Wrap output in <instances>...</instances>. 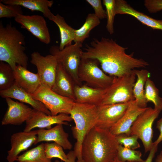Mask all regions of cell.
Listing matches in <instances>:
<instances>
[{"label": "cell", "mask_w": 162, "mask_h": 162, "mask_svg": "<svg viewBox=\"0 0 162 162\" xmlns=\"http://www.w3.org/2000/svg\"><path fill=\"white\" fill-rule=\"evenodd\" d=\"M82 58L97 60L101 69L112 76L120 77L131 72L136 68H145L148 63L133 57V52L128 54L127 48L122 46L112 39L94 38L89 45L86 44Z\"/></svg>", "instance_id": "obj_1"}, {"label": "cell", "mask_w": 162, "mask_h": 162, "mask_svg": "<svg viewBox=\"0 0 162 162\" xmlns=\"http://www.w3.org/2000/svg\"><path fill=\"white\" fill-rule=\"evenodd\" d=\"M119 144L109 130L94 127L82 142L83 162H113L117 157Z\"/></svg>", "instance_id": "obj_2"}, {"label": "cell", "mask_w": 162, "mask_h": 162, "mask_svg": "<svg viewBox=\"0 0 162 162\" xmlns=\"http://www.w3.org/2000/svg\"><path fill=\"white\" fill-rule=\"evenodd\" d=\"M25 37L10 23L0 22V61L10 65L14 71L17 65L27 68L28 58L25 52Z\"/></svg>", "instance_id": "obj_3"}, {"label": "cell", "mask_w": 162, "mask_h": 162, "mask_svg": "<svg viewBox=\"0 0 162 162\" xmlns=\"http://www.w3.org/2000/svg\"><path fill=\"white\" fill-rule=\"evenodd\" d=\"M97 107L95 105L75 102L71 111L70 115L75 124L71 129L76 140L73 151L77 162H83L81 154L82 144L86 134L95 126Z\"/></svg>", "instance_id": "obj_4"}, {"label": "cell", "mask_w": 162, "mask_h": 162, "mask_svg": "<svg viewBox=\"0 0 162 162\" xmlns=\"http://www.w3.org/2000/svg\"><path fill=\"white\" fill-rule=\"evenodd\" d=\"M136 78L133 70L122 76H114L112 84L104 89L98 105L127 103L134 100L133 88Z\"/></svg>", "instance_id": "obj_5"}, {"label": "cell", "mask_w": 162, "mask_h": 162, "mask_svg": "<svg viewBox=\"0 0 162 162\" xmlns=\"http://www.w3.org/2000/svg\"><path fill=\"white\" fill-rule=\"evenodd\" d=\"M82 44L74 43L60 50L59 46L53 45L50 49V54L54 56L71 77L75 85L82 86L78 76V71L82 59Z\"/></svg>", "instance_id": "obj_6"}, {"label": "cell", "mask_w": 162, "mask_h": 162, "mask_svg": "<svg viewBox=\"0 0 162 162\" xmlns=\"http://www.w3.org/2000/svg\"><path fill=\"white\" fill-rule=\"evenodd\" d=\"M95 59L82 58L78 71L80 82L91 87L105 89L113 82L114 76L107 75L99 67Z\"/></svg>", "instance_id": "obj_7"}, {"label": "cell", "mask_w": 162, "mask_h": 162, "mask_svg": "<svg viewBox=\"0 0 162 162\" xmlns=\"http://www.w3.org/2000/svg\"><path fill=\"white\" fill-rule=\"evenodd\" d=\"M31 95L34 99L42 103L52 116L62 113L70 115L75 102L72 99L58 94L42 84Z\"/></svg>", "instance_id": "obj_8"}, {"label": "cell", "mask_w": 162, "mask_h": 162, "mask_svg": "<svg viewBox=\"0 0 162 162\" xmlns=\"http://www.w3.org/2000/svg\"><path fill=\"white\" fill-rule=\"evenodd\" d=\"M160 112L151 107H147L137 117L131 127L130 135H136L141 140L145 153L149 152L152 147V125Z\"/></svg>", "instance_id": "obj_9"}, {"label": "cell", "mask_w": 162, "mask_h": 162, "mask_svg": "<svg viewBox=\"0 0 162 162\" xmlns=\"http://www.w3.org/2000/svg\"><path fill=\"white\" fill-rule=\"evenodd\" d=\"M31 63L35 65L41 84L52 89L54 83L58 62L56 57L50 54L45 56L38 52L31 55Z\"/></svg>", "instance_id": "obj_10"}, {"label": "cell", "mask_w": 162, "mask_h": 162, "mask_svg": "<svg viewBox=\"0 0 162 162\" xmlns=\"http://www.w3.org/2000/svg\"><path fill=\"white\" fill-rule=\"evenodd\" d=\"M5 99L8 108L1 121L2 125H20L30 119L37 110L11 98Z\"/></svg>", "instance_id": "obj_11"}, {"label": "cell", "mask_w": 162, "mask_h": 162, "mask_svg": "<svg viewBox=\"0 0 162 162\" xmlns=\"http://www.w3.org/2000/svg\"><path fill=\"white\" fill-rule=\"evenodd\" d=\"M14 20L22 28L27 30L41 42L46 44L50 43V33L46 20L43 16L23 14L15 17Z\"/></svg>", "instance_id": "obj_12"}, {"label": "cell", "mask_w": 162, "mask_h": 162, "mask_svg": "<svg viewBox=\"0 0 162 162\" xmlns=\"http://www.w3.org/2000/svg\"><path fill=\"white\" fill-rule=\"evenodd\" d=\"M129 102L97 106L95 126L109 130L123 115Z\"/></svg>", "instance_id": "obj_13"}, {"label": "cell", "mask_w": 162, "mask_h": 162, "mask_svg": "<svg viewBox=\"0 0 162 162\" xmlns=\"http://www.w3.org/2000/svg\"><path fill=\"white\" fill-rule=\"evenodd\" d=\"M37 131L19 132L11 136L10 149L8 151L6 159L8 162L17 161L19 154L34 144L37 139Z\"/></svg>", "instance_id": "obj_14"}, {"label": "cell", "mask_w": 162, "mask_h": 162, "mask_svg": "<svg viewBox=\"0 0 162 162\" xmlns=\"http://www.w3.org/2000/svg\"><path fill=\"white\" fill-rule=\"evenodd\" d=\"M72 120L70 115L62 113L56 116L49 115L37 110L32 117L26 122L23 131L28 132L36 128L49 129L55 124L68 125L67 122Z\"/></svg>", "instance_id": "obj_15"}, {"label": "cell", "mask_w": 162, "mask_h": 162, "mask_svg": "<svg viewBox=\"0 0 162 162\" xmlns=\"http://www.w3.org/2000/svg\"><path fill=\"white\" fill-rule=\"evenodd\" d=\"M139 107L135 100L130 101L122 116L109 130L115 136L125 134H130V129L137 117L146 108Z\"/></svg>", "instance_id": "obj_16"}, {"label": "cell", "mask_w": 162, "mask_h": 162, "mask_svg": "<svg viewBox=\"0 0 162 162\" xmlns=\"http://www.w3.org/2000/svg\"><path fill=\"white\" fill-rule=\"evenodd\" d=\"M37 139L34 145L43 141H53L65 150H71L72 145L68 140V134L64 131L63 124H58L49 129L38 130Z\"/></svg>", "instance_id": "obj_17"}, {"label": "cell", "mask_w": 162, "mask_h": 162, "mask_svg": "<svg viewBox=\"0 0 162 162\" xmlns=\"http://www.w3.org/2000/svg\"><path fill=\"white\" fill-rule=\"evenodd\" d=\"M14 71L15 83L31 94H33L41 85L38 74L30 72L27 68L17 65Z\"/></svg>", "instance_id": "obj_18"}, {"label": "cell", "mask_w": 162, "mask_h": 162, "mask_svg": "<svg viewBox=\"0 0 162 162\" xmlns=\"http://www.w3.org/2000/svg\"><path fill=\"white\" fill-rule=\"evenodd\" d=\"M0 95L3 98L14 99L21 102L31 105L34 109L51 115L50 111L40 101L34 99L32 95L18 86L15 83L9 89L0 91Z\"/></svg>", "instance_id": "obj_19"}, {"label": "cell", "mask_w": 162, "mask_h": 162, "mask_svg": "<svg viewBox=\"0 0 162 162\" xmlns=\"http://www.w3.org/2000/svg\"><path fill=\"white\" fill-rule=\"evenodd\" d=\"M116 14H126L131 15L142 24L153 29L162 30V20H156L133 8L124 0H115Z\"/></svg>", "instance_id": "obj_20"}, {"label": "cell", "mask_w": 162, "mask_h": 162, "mask_svg": "<svg viewBox=\"0 0 162 162\" xmlns=\"http://www.w3.org/2000/svg\"><path fill=\"white\" fill-rule=\"evenodd\" d=\"M75 85L70 76L58 62L55 82L52 90L62 96L75 101L74 91Z\"/></svg>", "instance_id": "obj_21"}, {"label": "cell", "mask_w": 162, "mask_h": 162, "mask_svg": "<svg viewBox=\"0 0 162 162\" xmlns=\"http://www.w3.org/2000/svg\"><path fill=\"white\" fill-rule=\"evenodd\" d=\"M104 89L91 87L85 84L75 85L74 91L75 102L81 104L98 105L102 100Z\"/></svg>", "instance_id": "obj_22"}, {"label": "cell", "mask_w": 162, "mask_h": 162, "mask_svg": "<svg viewBox=\"0 0 162 162\" xmlns=\"http://www.w3.org/2000/svg\"><path fill=\"white\" fill-rule=\"evenodd\" d=\"M5 4H14L23 7L31 10L40 11L49 19L52 14L49 9L53 5V1L48 0H1Z\"/></svg>", "instance_id": "obj_23"}, {"label": "cell", "mask_w": 162, "mask_h": 162, "mask_svg": "<svg viewBox=\"0 0 162 162\" xmlns=\"http://www.w3.org/2000/svg\"><path fill=\"white\" fill-rule=\"evenodd\" d=\"M133 71L137 77L133 88L134 100L139 107L146 108L148 102L145 97V86L147 79L150 77V73L148 70L143 69H134Z\"/></svg>", "instance_id": "obj_24"}, {"label": "cell", "mask_w": 162, "mask_h": 162, "mask_svg": "<svg viewBox=\"0 0 162 162\" xmlns=\"http://www.w3.org/2000/svg\"><path fill=\"white\" fill-rule=\"evenodd\" d=\"M55 23L58 26L60 33V42L59 48L60 50L72 44L74 38L75 29L69 25L63 17L58 14H52L48 19Z\"/></svg>", "instance_id": "obj_25"}, {"label": "cell", "mask_w": 162, "mask_h": 162, "mask_svg": "<svg viewBox=\"0 0 162 162\" xmlns=\"http://www.w3.org/2000/svg\"><path fill=\"white\" fill-rule=\"evenodd\" d=\"M100 23V20L96 17L94 13L88 14L82 26L80 28L75 29L74 42L82 44L85 40L88 37L90 31Z\"/></svg>", "instance_id": "obj_26"}, {"label": "cell", "mask_w": 162, "mask_h": 162, "mask_svg": "<svg viewBox=\"0 0 162 162\" xmlns=\"http://www.w3.org/2000/svg\"><path fill=\"white\" fill-rule=\"evenodd\" d=\"M43 143L20 155L18 162H52L45 154Z\"/></svg>", "instance_id": "obj_27"}, {"label": "cell", "mask_w": 162, "mask_h": 162, "mask_svg": "<svg viewBox=\"0 0 162 162\" xmlns=\"http://www.w3.org/2000/svg\"><path fill=\"white\" fill-rule=\"evenodd\" d=\"M145 95L147 102H151L154 109L161 112L162 110V98L159 96L158 89L149 77L147 78L145 86Z\"/></svg>", "instance_id": "obj_28"}, {"label": "cell", "mask_w": 162, "mask_h": 162, "mask_svg": "<svg viewBox=\"0 0 162 162\" xmlns=\"http://www.w3.org/2000/svg\"><path fill=\"white\" fill-rule=\"evenodd\" d=\"M15 83L14 71L8 63L0 62V91L8 89Z\"/></svg>", "instance_id": "obj_29"}, {"label": "cell", "mask_w": 162, "mask_h": 162, "mask_svg": "<svg viewBox=\"0 0 162 162\" xmlns=\"http://www.w3.org/2000/svg\"><path fill=\"white\" fill-rule=\"evenodd\" d=\"M141 156L142 153L140 151L128 148L119 144L118 146L117 158L121 161L144 162Z\"/></svg>", "instance_id": "obj_30"}, {"label": "cell", "mask_w": 162, "mask_h": 162, "mask_svg": "<svg viewBox=\"0 0 162 162\" xmlns=\"http://www.w3.org/2000/svg\"><path fill=\"white\" fill-rule=\"evenodd\" d=\"M44 148L46 155L49 159L57 158L63 161L68 159L67 154L64 151L63 147L55 142L44 143Z\"/></svg>", "instance_id": "obj_31"}, {"label": "cell", "mask_w": 162, "mask_h": 162, "mask_svg": "<svg viewBox=\"0 0 162 162\" xmlns=\"http://www.w3.org/2000/svg\"><path fill=\"white\" fill-rule=\"evenodd\" d=\"M115 0H103V3L106 9L107 20L106 28L110 34L114 33L113 23L115 15Z\"/></svg>", "instance_id": "obj_32"}, {"label": "cell", "mask_w": 162, "mask_h": 162, "mask_svg": "<svg viewBox=\"0 0 162 162\" xmlns=\"http://www.w3.org/2000/svg\"><path fill=\"white\" fill-rule=\"evenodd\" d=\"M23 14L21 6L14 4H5L0 1V18H14Z\"/></svg>", "instance_id": "obj_33"}, {"label": "cell", "mask_w": 162, "mask_h": 162, "mask_svg": "<svg viewBox=\"0 0 162 162\" xmlns=\"http://www.w3.org/2000/svg\"><path fill=\"white\" fill-rule=\"evenodd\" d=\"M115 137L119 144L125 148L135 150L140 147L138 141L139 138L136 135L128 136L125 134H121L115 136Z\"/></svg>", "instance_id": "obj_34"}, {"label": "cell", "mask_w": 162, "mask_h": 162, "mask_svg": "<svg viewBox=\"0 0 162 162\" xmlns=\"http://www.w3.org/2000/svg\"><path fill=\"white\" fill-rule=\"evenodd\" d=\"M86 1L93 8L94 14L99 19L106 18V10L103 9L100 0H86Z\"/></svg>", "instance_id": "obj_35"}, {"label": "cell", "mask_w": 162, "mask_h": 162, "mask_svg": "<svg viewBox=\"0 0 162 162\" xmlns=\"http://www.w3.org/2000/svg\"><path fill=\"white\" fill-rule=\"evenodd\" d=\"M144 5L148 11L154 13L162 10V0H146Z\"/></svg>", "instance_id": "obj_36"}, {"label": "cell", "mask_w": 162, "mask_h": 162, "mask_svg": "<svg viewBox=\"0 0 162 162\" xmlns=\"http://www.w3.org/2000/svg\"><path fill=\"white\" fill-rule=\"evenodd\" d=\"M156 127L159 131L160 134L158 138L153 143L156 145H158V144L162 141V118L157 122Z\"/></svg>", "instance_id": "obj_37"}, {"label": "cell", "mask_w": 162, "mask_h": 162, "mask_svg": "<svg viewBox=\"0 0 162 162\" xmlns=\"http://www.w3.org/2000/svg\"><path fill=\"white\" fill-rule=\"evenodd\" d=\"M158 145L154 144L153 143L152 147L149 151V154L146 159L144 162H152L154 157L155 154L158 149Z\"/></svg>", "instance_id": "obj_38"}, {"label": "cell", "mask_w": 162, "mask_h": 162, "mask_svg": "<svg viewBox=\"0 0 162 162\" xmlns=\"http://www.w3.org/2000/svg\"><path fill=\"white\" fill-rule=\"evenodd\" d=\"M67 160L63 162H77L76 161V158L73 151H69L67 154ZM54 162H60L58 160H56Z\"/></svg>", "instance_id": "obj_39"}, {"label": "cell", "mask_w": 162, "mask_h": 162, "mask_svg": "<svg viewBox=\"0 0 162 162\" xmlns=\"http://www.w3.org/2000/svg\"><path fill=\"white\" fill-rule=\"evenodd\" d=\"M155 162H162V151L158 155L155 159Z\"/></svg>", "instance_id": "obj_40"}, {"label": "cell", "mask_w": 162, "mask_h": 162, "mask_svg": "<svg viewBox=\"0 0 162 162\" xmlns=\"http://www.w3.org/2000/svg\"><path fill=\"white\" fill-rule=\"evenodd\" d=\"M113 162H122L119 160L116 157V158L115 160Z\"/></svg>", "instance_id": "obj_41"}]
</instances>
